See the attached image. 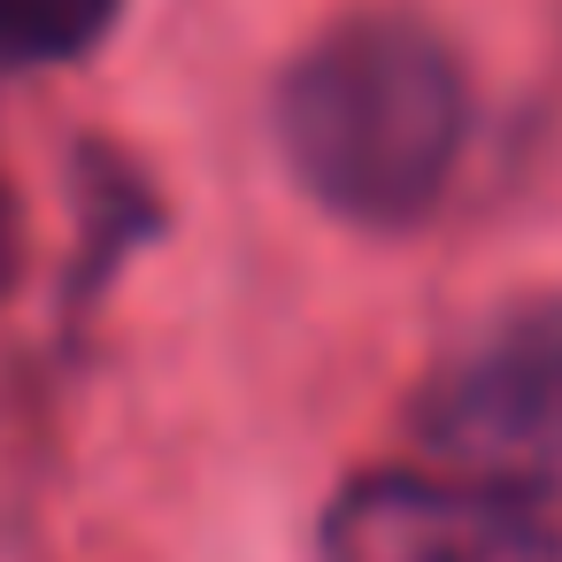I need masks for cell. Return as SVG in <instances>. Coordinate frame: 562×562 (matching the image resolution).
Listing matches in <instances>:
<instances>
[{
	"mask_svg": "<svg viewBox=\"0 0 562 562\" xmlns=\"http://www.w3.org/2000/svg\"><path fill=\"white\" fill-rule=\"evenodd\" d=\"M278 147L308 201L362 232L439 209L470 147V70L408 9H362L316 32L278 78Z\"/></svg>",
	"mask_w": 562,
	"mask_h": 562,
	"instance_id": "1",
	"label": "cell"
},
{
	"mask_svg": "<svg viewBox=\"0 0 562 562\" xmlns=\"http://www.w3.org/2000/svg\"><path fill=\"white\" fill-rule=\"evenodd\" d=\"M316 562H562V508L539 485L370 470L324 508Z\"/></svg>",
	"mask_w": 562,
	"mask_h": 562,
	"instance_id": "3",
	"label": "cell"
},
{
	"mask_svg": "<svg viewBox=\"0 0 562 562\" xmlns=\"http://www.w3.org/2000/svg\"><path fill=\"white\" fill-rule=\"evenodd\" d=\"M16 270H24V216H16L9 186H0V293L16 285Z\"/></svg>",
	"mask_w": 562,
	"mask_h": 562,
	"instance_id": "5",
	"label": "cell"
},
{
	"mask_svg": "<svg viewBox=\"0 0 562 562\" xmlns=\"http://www.w3.org/2000/svg\"><path fill=\"white\" fill-rule=\"evenodd\" d=\"M416 431L462 477L547 485L562 470V293L501 301L416 393Z\"/></svg>",
	"mask_w": 562,
	"mask_h": 562,
	"instance_id": "2",
	"label": "cell"
},
{
	"mask_svg": "<svg viewBox=\"0 0 562 562\" xmlns=\"http://www.w3.org/2000/svg\"><path fill=\"white\" fill-rule=\"evenodd\" d=\"M124 16V0H0V63L47 70L93 55Z\"/></svg>",
	"mask_w": 562,
	"mask_h": 562,
	"instance_id": "4",
	"label": "cell"
}]
</instances>
